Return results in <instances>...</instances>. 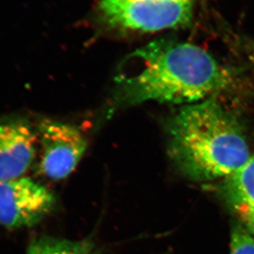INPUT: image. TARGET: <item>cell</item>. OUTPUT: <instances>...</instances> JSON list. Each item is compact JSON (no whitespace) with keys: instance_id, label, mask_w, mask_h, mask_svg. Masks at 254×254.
<instances>
[{"instance_id":"3957f363","label":"cell","mask_w":254,"mask_h":254,"mask_svg":"<svg viewBox=\"0 0 254 254\" xmlns=\"http://www.w3.org/2000/svg\"><path fill=\"white\" fill-rule=\"evenodd\" d=\"M96 16L106 29L120 33H150L188 27L193 0H97Z\"/></svg>"},{"instance_id":"5b68a950","label":"cell","mask_w":254,"mask_h":254,"mask_svg":"<svg viewBox=\"0 0 254 254\" xmlns=\"http://www.w3.org/2000/svg\"><path fill=\"white\" fill-rule=\"evenodd\" d=\"M54 194L28 177L0 182V225L15 230L32 227L54 210Z\"/></svg>"},{"instance_id":"ba28073f","label":"cell","mask_w":254,"mask_h":254,"mask_svg":"<svg viewBox=\"0 0 254 254\" xmlns=\"http://www.w3.org/2000/svg\"><path fill=\"white\" fill-rule=\"evenodd\" d=\"M27 254H96L90 240H68L44 236L33 240Z\"/></svg>"},{"instance_id":"52a82bcc","label":"cell","mask_w":254,"mask_h":254,"mask_svg":"<svg viewBox=\"0 0 254 254\" xmlns=\"http://www.w3.org/2000/svg\"><path fill=\"white\" fill-rule=\"evenodd\" d=\"M224 193L240 216L254 213V155L226 178Z\"/></svg>"},{"instance_id":"9c48e42d","label":"cell","mask_w":254,"mask_h":254,"mask_svg":"<svg viewBox=\"0 0 254 254\" xmlns=\"http://www.w3.org/2000/svg\"><path fill=\"white\" fill-rule=\"evenodd\" d=\"M230 254H254V237L241 228H235L231 235Z\"/></svg>"},{"instance_id":"30bf717a","label":"cell","mask_w":254,"mask_h":254,"mask_svg":"<svg viewBox=\"0 0 254 254\" xmlns=\"http://www.w3.org/2000/svg\"><path fill=\"white\" fill-rule=\"evenodd\" d=\"M243 219L245 220L248 226L250 227V230L254 233V213L249 214V215L243 216Z\"/></svg>"},{"instance_id":"8992f818","label":"cell","mask_w":254,"mask_h":254,"mask_svg":"<svg viewBox=\"0 0 254 254\" xmlns=\"http://www.w3.org/2000/svg\"><path fill=\"white\" fill-rule=\"evenodd\" d=\"M37 132L22 120L0 123V182L24 176L34 163Z\"/></svg>"},{"instance_id":"277c9868","label":"cell","mask_w":254,"mask_h":254,"mask_svg":"<svg viewBox=\"0 0 254 254\" xmlns=\"http://www.w3.org/2000/svg\"><path fill=\"white\" fill-rule=\"evenodd\" d=\"M37 132L41 174L53 181L65 179L85 153V137L74 126L51 119L42 121Z\"/></svg>"},{"instance_id":"6da1fadb","label":"cell","mask_w":254,"mask_h":254,"mask_svg":"<svg viewBox=\"0 0 254 254\" xmlns=\"http://www.w3.org/2000/svg\"><path fill=\"white\" fill-rule=\"evenodd\" d=\"M124 64L129 73L116 78L114 103L144 102L192 104L227 88L230 75L209 52L178 40H154L135 50Z\"/></svg>"},{"instance_id":"7a4b0ae2","label":"cell","mask_w":254,"mask_h":254,"mask_svg":"<svg viewBox=\"0 0 254 254\" xmlns=\"http://www.w3.org/2000/svg\"><path fill=\"white\" fill-rule=\"evenodd\" d=\"M169 155L194 181L228 178L250 159L237 121L215 97L185 105L168 124Z\"/></svg>"}]
</instances>
